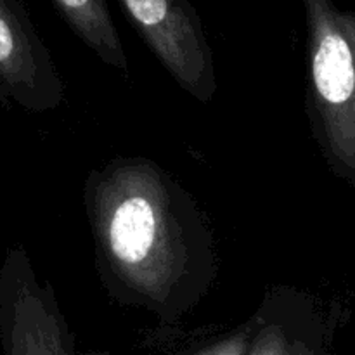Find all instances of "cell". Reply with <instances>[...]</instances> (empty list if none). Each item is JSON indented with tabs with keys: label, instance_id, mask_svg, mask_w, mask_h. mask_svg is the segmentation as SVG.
Segmentation results:
<instances>
[{
	"label": "cell",
	"instance_id": "6da1fadb",
	"mask_svg": "<svg viewBox=\"0 0 355 355\" xmlns=\"http://www.w3.org/2000/svg\"><path fill=\"white\" fill-rule=\"evenodd\" d=\"M83 205L111 300L172 324L210 293L218 259L207 215L155 159L116 156L92 168Z\"/></svg>",
	"mask_w": 355,
	"mask_h": 355
},
{
	"label": "cell",
	"instance_id": "7a4b0ae2",
	"mask_svg": "<svg viewBox=\"0 0 355 355\" xmlns=\"http://www.w3.org/2000/svg\"><path fill=\"white\" fill-rule=\"evenodd\" d=\"M307 28L305 111L336 179L355 189V12L335 0H300Z\"/></svg>",
	"mask_w": 355,
	"mask_h": 355
},
{
	"label": "cell",
	"instance_id": "3957f363",
	"mask_svg": "<svg viewBox=\"0 0 355 355\" xmlns=\"http://www.w3.org/2000/svg\"><path fill=\"white\" fill-rule=\"evenodd\" d=\"M149 51L184 92L208 104L217 94L214 52L189 0H118Z\"/></svg>",
	"mask_w": 355,
	"mask_h": 355
},
{
	"label": "cell",
	"instance_id": "277c9868",
	"mask_svg": "<svg viewBox=\"0 0 355 355\" xmlns=\"http://www.w3.org/2000/svg\"><path fill=\"white\" fill-rule=\"evenodd\" d=\"M338 314L326 315L318 298L290 286L270 288L246 322L248 355L328 354Z\"/></svg>",
	"mask_w": 355,
	"mask_h": 355
},
{
	"label": "cell",
	"instance_id": "5b68a950",
	"mask_svg": "<svg viewBox=\"0 0 355 355\" xmlns=\"http://www.w3.org/2000/svg\"><path fill=\"white\" fill-rule=\"evenodd\" d=\"M0 75L17 101L33 111L55 110L64 101L54 58L19 0H0Z\"/></svg>",
	"mask_w": 355,
	"mask_h": 355
},
{
	"label": "cell",
	"instance_id": "8992f818",
	"mask_svg": "<svg viewBox=\"0 0 355 355\" xmlns=\"http://www.w3.org/2000/svg\"><path fill=\"white\" fill-rule=\"evenodd\" d=\"M19 286L10 324V350L33 355L75 354V336L61 314L54 288L51 283L38 284L28 260H23Z\"/></svg>",
	"mask_w": 355,
	"mask_h": 355
},
{
	"label": "cell",
	"instance_id": "52a82bcc",
	"mask_svg": "<svg viewBox=\"0 0 355 355\" xmlns=\"http://www.w3.org/2000/svg\"><path fill=\"white\" fill-rule=\"evenodd\" d=\"M73 33L104 62L128 71V59L106 0H52Z\"/></svg>",
	"mask_w": 355,
	"mask_h": 355
}]
</instances>
